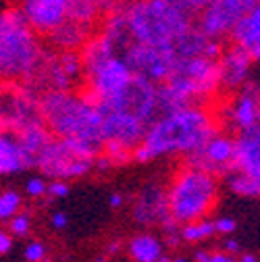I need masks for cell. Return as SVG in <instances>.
Masks as SVG:
<instances>
[{"label": "cell", "instance_id": "7402d4cb", "mask_svg": "<svg viewBox=\"0 0 260 262\" xmlns=\"http://www.w3.org/2000/svg\"><path fill=\"white\" fill-rule=\"evenodd\" d=\"M17 140H19V144H21V148L34 158V165H36V156H38V152L54 138L52 134H50V129L46 127V123H44V119L42 121H36V123H29L27 127H23V129H19L17 131Z\"/></svg>", "mask_w": 260, "mask_h": 262}, {"label": "cell", "instance_id": "7c38bea8", "mask_svg": "<svg viewBox=\"0 0 260 262\" xmlns=\"http://www.w3.org/2000/svg\"><path fill=\"white\" fill-rule=\"evenodd\" d=\"M235 160V138L227 134H216L202 144L198 150L185 156V165L200 169L204 173H210L214 177H225L227 173L233 171Z\"/></svg>", "mask_w": 260, "mask_h": 262}, {"label": "cell", "instance_id": "74e56055", "mask_svg": "<svg viewBox=\"0 0 260 262\" xmlns=\"http://www.w3.org/2000/svg\"><path fill=\"white\" fill-rule=\"evenodd\" d=\"M225 252L237 254V252H240V244H237V239H227V242H225Z\"/></svg>", "mask_w": 260, "mask_h": 262}, {"label": "cell", "instance_id": "1f68e13d", "mask_svg": "<svg viewBox=\"0 0 260 262\" xmlns=\"http://www.w3.org/2000/svg\"><path fill=\"white\" fill-rule=\"evenodd\" d=\"M46 193L50 195V198H67L69 195V183L64 179H52L46 185Z\"/></svg>", "mask_w": 260, "mask_h": 262}, {"label": "cell", "instance_id": "d6a6232c", "mask_svg": "<svg viewBox=\"0 0 260 262\" xmlns=\"http://www.w3.org/2000/svg\"><path fill=\"white\" fill-rule=\"evenodd\" d=\"M212 225H214V233H221V235H229L237 229V223L231 216H219L216 221H212Z\"/></svg>", "mask_w": 260, "mask_h": 262}, {"label": "cell", "instance_id": "f35d334b", "mask_svg": "<svg viewBox=\"0 0 260 262\" xmlns=\"http://www.w3.org/2000/svg\"><path fill=\"white\" fill-rule=\"evenodd\" d=\"M109 202H111L113 208H121V206H123V195H121V193H113Z\"/></svg>", "mask_w": 260, "mask_h": 262}, {"label": "cell", "instance_id": "52a82bcc", "mask_svg": "<svg viewBox=\"0 0 260 262\" xmlns=\"http://www.w3.org/2000/svg\"><path fill=\"white\" fill-rule=\"evenodd\" d=\"M254 3L256 0H206L204 7L193 17V25L206 38L223 44L231 38L237 21Z\"/></svg>", "mask_w": 260, "mask_h": 262}, {"label": "cell", "instance_id": "30bf717a", "mask_svg": "<svg viewBox=\"0 0 260 262\" xmlns=\"http://www.w3.org/2000/svg\"><path fill=\"white\" fill-rule=\"evenodd\" d=\"M100 111H123L142 119L146 125L158 115V85L134 75L121 92L104 102H98Z\"/></svg>", "mask_w": 260, "mask_h": 262}, {"label": "cell", "instance_id": "7a4b0ae2", "mask_svg": "<svg viewBox=\"0 0 260 262\" xmlns=\"http://www.w3.org/2000/svg\"><path fill=\"white\" fill-rule=\"evenodd\" d=\"M117 11L132 42L173 48L193 25V15L177 0H125Z\"/></svg>", "mask_w": 260, "mask_h": 262}, {"label": "cell", "instance_id": "bcb514c9", "mask_svg": "<svg viewBox=\"0 0 260 262\" xmlns=\"http://www.w3.org/2000/svg\"><path fill=\"white\" fill-rule=\"evenodd\" d=\"M256 3H258V5H260V0H256Z\"/></svg>", "mask_w": 260, "mask_h": 262}, {"label": "cell", "instance_id": "b9f144b4", "mask_svg": "<svg viewBox=\"0 0 260 262\" xmlns=\"http://www.w3.org/2000/svg\"><path fill=\"white\" fill-rule=\"evenodd\" d=\"M111 252H113V254H115V252H119V242H113V244L109 246V254H111Z\"/></svg>", "mask_w": 260, "mask_h": 262}, {"label": "cell", "instance_id": "4316f807", "mask_svg": "<svg viewBox=\"0 0 260 262\" xmlns=\"http://www.w3.org/2000/svg\"><path fill=\"white\" fill-rule=\"evenodd\" d=\"M23 206L21 193L15 189L0 191V221H9L13 214H17Z\"/></svg>", "mask_w": 260, "mask_h": 262}, {"label": "cell", "instance_id": "2e32d148", "mask_svg": "<svg viewBox=\"0 0 260 262\" xmlns=\"http://www.w3.org/2000/svg\"><path fill=\"white\" fill-rule=\"evenodd\" d=\"M146 134V123L132 113L102 111V142H117L134 150Z\"/></svg>", "mask_w": 260, "mask_h": 262}, {"label": "cell", "instance_id": "603a6c76", "mask_svg": "<svg viewBox=\"0 0 260 262\" xmlns=\"http://www.w3.org/2000/svg\"><path fill=\"white\" fill-rule=\"evenodd\" d=\"M162 248L165 244L152 233H140L127 244V252L134 258V262H156L162 254Z\"/></svg>", "mask_w": 260, "mask_h": 262}, {"label": "cell", "instance_id": "83f0119b", "mask_svg": "<svg viewBox=\"0 0 260 262\" xmlns=\"http://www.w3.org/2000/svg\"><path fill=\"white\" fill-rule=\"evenodd\" d=\"M102 150L109 156L111 165H125V162L132 160V150H127L125 146H121L117 142H104L102 144Z\"/></svg>", "mask_w": 260, "mask_h": 262}, {"label": "cell", "instance_id": "f1b7e54d", "mask_svg": "<svg viewBox=\"0 0 260 262\" xmlns=\"http://www.w3.org/2000/svg\"><path fill=\"white\" fill-rule=\"evenodd\" d=\"M31 231V216L27 212H17L9 219V233L13 237H25Z\"/></svg>", "mask_w": 260, "mask_h": 262}, {"label": "cell", "instance_id": "ab89813d", "mask_svg": "<svg viewBox=\"0 0 260 262\" xmlns=\"http://www.w3.org/2000/svg\"><path fill=\"white\" fill-rule=\"evenodd\" d=\"M208 258H210V252H206V250H198L196 256H193L196 262H208Z\"/></svg>", "mask_w": 260, "mask_h": 262}, {"label": "cell", "instance_id": "6da1fadb", "mask_svg": "<svg viewBox=\"0 0 260 262\" xmlns=\"http://www.w3.org/2000/svg\"><path fill=\"white\" fill-rule=\"evenodd\" d=\"M219 131L214 115L200 104L158 113L148 125L144 140L132 150L136 162H152L160 156L191 154Z\"/></svg>", "mask_w": 260, "mask_h": 262}, {"label": "cell", "instance_id": "ba28073f", "mask_svg": "<svg viewBox=\"0 0 260 262\" xmlns=\"http://www.w3.org/2000/svg\"><path fill=\"white\" fill-rule=\"evenodd\" d=\"M134 73L125 62L121 52H113L98 62L83 67V79H85V92L94 98L96 102H104L113 98L117 92H121Z\"/></svg>", "mask_w": 260, "mask_h": 262}, {"label": "cell", "instance_id": "d6986e66", "mask_svg": "<svg viewBox=\"0 0 260 262\" xmlns=\"http://www.w3.org/2000/svg\"><path fill=\"white\" fill-rule=\"evenodd\" d=\"M229 40L246 48L254 60H260V5L258 3H254L246 11V15L237 21Z\"/></svg>", "mask_w": 260, "mask_h": 262}, {"label": "cell", "instance_id": "7bdbcfd3", "mask_svg": "<svg viewBox=\"0 0 260 262\" xmlns=\"http://www.w3.org/2000/svg\"><path fill=\"white\" fill-rule=\"evenodd\" d=\"M156 262H171V258H169V256H167L165 252H162V254H160V258H158Z\"/></svg>", "mask_w": 260, "mask_h": 262}, {"label": "cell", "instance_id": "8fae6325", "mask_svg": "<svg viewBox=\"0 0 260 262\" xmlns=\"http://www.w3.org/2000/svg\"><path fill=\"white\" fill-rule=\"evenodd\" d=\"M44 177L50 179H75L92 171L94 160L75 156L60 138H52L36 156V165Z\"/></svg>", "mask_w": 260, "mask_h": 262}, {"label": "cell", "instance_id": "d590c367", "mask_svg": "<svg viewBox=\"0 0 260 262\" xmlns=\"http://www.w3.org/2000/svg\"><path fill=\"white\" fill-rule=\"evenodd\" d=\"M67 225H69V216H67V212L58 210V212L52 214V227H54V229H58V231H60V229H64Z\"/></svg>", "mask_w": 260, "mask_h": 262}, {"label": "cell", "instance_id": "4fadbf2b", "mask_svg": "<svg viewBox=\"0 0 260 262\" xmlns=\"http://www.w3.org/2000/svg\"><path fill=\"white\" fill-rule=\"evenodd\" d=\"M254 62L256 60L252 58V54L240 44L221 46V52L216 54V75L221 92L233 94L242 85H246L252 77Z\"/></svg>", "mask_w": 260, "mask_h": 262}, {"label": "cell", "instance_id": "3957f363", "mask_svg": "<svg viewBox=\"0 0 260 262\" xmlns=\"http://www.w3.org/2000/svg\"><path fill=\"white\" fill-rule=\"evenodd\" d=\"M40 115L54 138H83L102 148V111L94 98L71 90H46L40 96Z\"/></svg>", "mask_w": 260, "mask_h": 262}, {"label": "cell", "instance_id": "ac0fdd59", "mask_svg": "<svg viewBox=\"0 0 260 262\" xmlns=\"http://www.w3.org/2000/svg\"><path fill=\"white\" fill-rule=\"evenodd\" d=\"M165 216H169L167 189L156 183L146 185L136 202L134 219L144 227H152V225H160V221Z\"/></svg>", "mask_w": 260, "mask_h": 262}, {"label": "cell", "instance_id": "cb8c5ba5", "mask_svg": "<svg viewBox=\"0 0 260 262\" xmlns=\"http://www.w3.org/2000/svg\"><path fill=\"white\" fill-rule=\"evenodd\" d=\"M102 17H104V11L96 0H71L69 3V19L77 23L96 27Z\"/></svg>", "mask_w": 260, "mask_h": 262}, {"label": "cell", "instance_id": "5bb4252c", "mask_svg": "<svg viewBox=\"0 0 260 262\" xmlns=\"http://www.w3.org/2000/svg\"><path fill=\"white\" fill-rule=\"evenodd\" d=\"M71 0H19V11L38 36L46 38L52 29L69 19Z\"/></svg>", "mask_w": 260, "mask_h": 262}, {"label": "cell", "instance_id": "ee69618b", "mask_svg": "<svg viewBox=\"0 0 260 262\" xmlns=\"http://www.w3.org/2000/svg\"><path fill=\"white\" fill-rule=\"evenodd\" d=\"M171 262H187V260H185V258H181V256H179V258H171Z\"/></svg>", "mask_w": 260, "mask_h": 262}, {"label": "cell", "instance_id": "277c9868", "mask_svg": "<svg viewBox=\"0 0 260 262\" xmlns=\"http://www.w3.org/2000/svg\"><path fill=\"white\" fill-rule=\"evenodd\" d=\"M219 92L216 58L177 56L171 75L158 85V113L189 104L206 106Z\"/></svg>", "mask_w": 260, "mask_h": 262}, {"label": "cell", "instance_id": "e575fe53", "mask_svg": "<svg viewBox=\"0 0 260 262\" xmlns=\"http://www.w3.org/2000/svg\"><path fill=\"white\" fill-rule=\"evenodd\" d=\"M208 262H240L235 258V254H229V252H212Z\"/></svg>", "mask_w": 260, "mask_h": 262}, {"label": "cell", "instance_id": "484cf974", "mask_svg": "<svg viewBox=\"0 0 260 262\" xmlns=\"http://www.w3.org/2000/svg\"><path fill=\"white\" fill-rule=\"evenodd\" d=\"M227 185L235 195H242V198H260V183L240 171H231L225 175Z\"/></svg>", "mask_w": 260, "mask_h": 262}, {"label": "cell", "instance_id": "44dd1931", "mask_svg": "<svg viewBox=\"0 0 260 262\" xmlns=\"http://www.w3.org/2000/svg\"><path fill=\"white\" fill-rule=\"evenodd\" d=\"M27 167H34V158L21 148L17 136L0 131V175H15Z\"/></svg>", "mask_w": 260, "mask_h": 262}, {"label": "cell", "instance_id": "ffe728a7", "mask_svg": "<svg viewBox=\"0 0 260 262\" xmlns=\"http://www.w3.org/2000/svg\"><path fill=\"white\" fill-rule=\"evenodd\" d=\"M92 25H85V23H77L73 19H67L64 23H60L56 29H52L50 34L46 36L50 48L54 50H79L88 40L90 36L94 34Z\"/></svg>", "mask_w": 260, "mask_h": 262}, {"label": "cell", "instance_id": "f6af8a7d", "mask_svg": "<svg viewBox=\"0 0 260 262\" xmlns=\"http://www.w3.org/2000/svg\"><path fill=\"white\" fill-rule=\"evenodd\" d=\"M94 262H106V258H104V256H102V258H96Z\"/></svg>", "mask_w": 260, "mask_h": 262}, {"label": "cell", "instance_id": "e0dca14e", "mask_svg": "<svg viewBox=\"0 0 260 262\" xmlns=\"http://www.w3.org/2000/svg\"><path fill=\"white\" fill-rule=\"evenodd\" d=\"M233 171H240L260 183V123L237 131Z\"/></svg>", "mask_w": 260, "mask_h": 262}, {"label": "cell", "instance_id": "5b68a950", "mask_svg": "<svg viewBox=\"0 0 260 262\" xmlns=\"http://www.w3.org/2000/svg\"><path fill=\"white\" fill-rule=\"evenodd\" d=\"M44 54L38 36L19 7L0 9V81L25 83Z\"/></svg>", "mask_w": 260, "mask_h": 262}, {"label": "cell", "instance_id": "f546056e", "mask_svg": "<svg viewBox=\"0 0 260 262\" xmlns=\"http://www.w3.org/2000/svg\"><path fill=\"white\" fill-rule=\"evenodd\" d=\"M46 179L44 177H29L27 183H25V191L29 198H42V195H46Z\"/></svg>", "mask_w": 260, "mask_h": 262}, {"label": "cell", "instance_id": "8992f818", "mask_svg": "<svg viewBox=\"0 0 260 262\" xmlns=\"http://www.w3.org/2000/svg\"><path fill=\"white\" fill-rule=\"evenodd\" d=\"M219 200V181L214 175L193 167H183L167 187L169 214L179 223H191L208 216Z\"/></svg>", "mask_w": 260, "mask_h": 262}, {"label": "cell", "instance_id": "4dcf8cb0", "mask_svg": "<svg viewBox=\"0 0 260 262\" xmlns=\"http://www.w3.org/2000/svg\"><path fill=\"white\" fill-rule=\"evenodd\" d=\"M27 262H42L46 258V246L42 242H29L23 252Z\"/></svg>", "mask_w": 260, "mask_h": 262}, {"label": "cell", "instance_id": "60d3db41", "mask_svg": "<svg viewBox=\"0 0 260 262\" xmlns=\"http://www.w3.org/2000/svg\"><path fill=\"white\" fill-rule=\"evenodd\" d=\"M240 262H256V256L254 254H242L240 256Z\"/></svg>", "mask_w": 260, "mask_h": 262}, {"label": "cell", "instance_id": "836d02e7", "mask_svg": "<svg viewBox=\"0 0 260 262\" xmlns=\"http://www.w3.org/2000/svg\"><path fill=\"white\" fill-rule=\"evenodd\" d=\"M13 250V235L5 229H0V256H5Z\"/></svg>", "mask_w": 260, "mask_h": 262}, {"label": "cell", "instance_id": "9c48e42d", "mask_svg": "<svg viewBox=\"0 0 260 262\" xmlns=\"http://www.w3.org/2000/svg\"><path fill=\"white\" fill-rule=\"evenodd\" d=\"M121 54L134 75L144 77L156 85H160L171 75L177 62V54L173 48L150 46V44H140V42L127 44Z\"/></svg>", "mask_w": 260, "mask_h": 262}, {"label": "cell", "instance_id": "7dc6e473", "mask_svg": "<svg viewBox=\"0 0 260 262\" xmlns=\"http://www.w3.org/2000/svg\"><path fill=\"white\" fill-rule=\"evenodd\" d=\"M0 131H3V127H0Z\"/></svg>", "mask_w": 260, "mask_h": 262}, {"label": "cell", "instance_id": "d4e9b609", "mask_svg": "<svg viewBox=\"0 0 260 262\" xmlns=\"http://www.w3.org/2000/svg\"><path fill=\"white\" fill-rule=\"evenodd\" d=\"M212 235H214V225L206 216L204 219H198V221H191V223H183L179 227V237L183 242H189V244L206 242Z\"/></svg>", "mask_w": 260, "mask_h": 262}, {"label": "cell", "instance_id": "8d00e7d4", "mask_svg": "<svg viewBox=\"0 0 260 262\" xmlns=\"http://www.w3.org/2000/svg\"><path fill=\"white\" fill-rule=\"evenodd\" d=\"M100 7H102V11L104 13H109V11H113V9H117V7H121L125 0H96Z\"/></svg>", "mask_w": 260, "mask_h": 262}, {"label": "cell", "instance_id": "9a60e30c", "mask_svg": "<svg viewBox=\"0 0 260 262\" xmlns=\"http://www.w3.org/2000/svg\"><path fill=\"white\" fill-rule=\"evenodd\" d=\"M233 94L235 96L223 108L225 123L237 131L260 123V83L250 79Z\"/></svg>", "mask_w": 260, "mask_h": 262}]
</instances>
